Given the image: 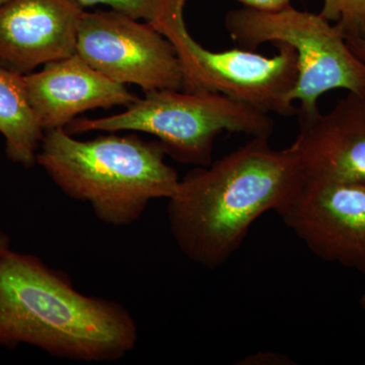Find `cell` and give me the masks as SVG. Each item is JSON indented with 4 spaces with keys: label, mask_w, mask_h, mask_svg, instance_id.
Wrapping results in <instances>:
<instances>
[{
    "label": "cell",
    "mask_w": 365,
    "mask_h": 365,
    "mask_svg": "<svg viewBox=\"0 0 365 365\" xmlns=\"http://www.w3.org/2000/svg\"><path fill=\"white\" fill-rule=\"evenodd\" d=\"M9 247V237L4 232H0V252L4 248Z\"/></svg>",
    "instance_id": "18"
},
{
    "label": "cell",
    "mask_w": 365,
    "mask_h": 365,
    "mask_svg": "<svg viewBox=\"0 0 365 365\" xmlns=\"http://www.w3.org/2000/svg\"><path fill=\"white\" fill-rule=\"evenodd\" d=\"M292 150L304 178L365 184V91L348 93L330 112L297 111Z\"/></svg>",
    "instance_id": "10"
},
{
    "label": "cell",
    "mask_w": 365,
    "mask_h": 365,
    "mask_svg": "<svg viewBox=\"0 0 365 365\" xmlns=\"http://www.w3.org/2000/svg\"><path fill=\"white\" fill-rule=\"evenodd\" d=\"M83 13L76 0H7L0 4V68L25 76L71 56Z\"/></svg>",
    "instance_id": "9"
},
{
    "label": "cell",
    "mask_w": 365,
    "mask_h": 365,
    "mask_svg": "<svg viewBox=\"0 0 365 365\" xmlns=\"http://www.w3.org/2000/svg\"><path fill=\"white\" fill-rule=\"evenodd\" d=\"M359 304L362 309H364L365 311V294H362L361 297H360Z\"/></svg>",
    "instance_id": "19"
},
{
    "label": "cell",
    "mask_w": 365,
    "mask_h": 365,
    "mask_svg": "<svg viewBox=\"0 0 365 365\" xmlns=\"http://www.w3.org/2000/svg\"><path fill=\"white\" fill-rule=\"evenodd\" d=\"M344 38H365V0H323L321 13Z\"/></svg>",
    "instance_id": "13"
},
{
    "label": "cell",
    "mask_w": 365,
    "mask_h": 365,
    "mask_svg": "<svg viewBox=\"0 0 365 365\" xmlns=\"http://www.w3.org/2000/svg\"><path fill=\"white\" fill-rule=\"evenodd\" d=\"M7 1V0H0V4H4V2Z\"/></svg>",
    "instance_id": "20"
},
{
    "label": "cell",
    "mask_w": 365,
    "mask_h": 365,
    "mask_svg": "<svg viewBox=\"0 0 365 365\" xmlns=\"http://www.w3.org/2000/svg\"><path fill=\"white\" fill-rule=\"evenodd\" d=\"M345 39L351 51L356 55L357 58L365 63V38L347 37Z\"/></svg>",
    "instance_id": "17"
},
{
    "label": "cell",
    "mask_w": 365,
    "mask_h": 365,
    "mask_svg": "<svg viewBox=\"0 0 365 365\" xmlns=\"http://www.w3.org/2000/svg\"><path fill=\"white\" fill-rule=\"evenodd\" d=\"M364 364H365V362H364Z\"/></svg>",
    "instance_id": "21"
},
{
    "label": "cell",
    "mask_w": 365,
    "mask_h": 365,
    "mask_svg": "<svg viewBox=\"0 0 365 365\" xmlns=\"http://www.w3.org/2000/svg\"><path fill=\"white\" fill-rule=\"evenodd\" d=\"M187 0H160V14L151 24L174 46L181 64L182 90L215 93L266 114L297 116L292 98L299 76L297 54L292 45L275 42L277 54L263 56L246 49L211 51L190 35L184 21Z\"/></svg>",
    "instance_id": "5"
},
{
    "label": "cell",
    "mask_w": 365,
    "mask_h": 365,
    "mask_svg": "<svg viewBox=\"0 0 365 365\" xmlns=\"http://www.w3.org/2000/svg\"><path fill=\"white\" fill-rule=\"evenodd\" d=\"M69 134L91 131L144 132L158 138L177 162L207 167L212 163L216 137L222 132L270 137L275 129L266 113L215 93L155 90L145 93L127 110L98 119H74Z\"/></svg>",
    "instance_id": "4"
},
{
    "label": "cell",
    "mask_w": 365,
    "mask_h": 365,
    "mask_svg": "<svg viewBox=\"0 0 365 365\" xmlns=\"http://www.w3.org/2000/svg\"><path fill=\"white\" fill-rule=\"evenodd\" d=\"M81 6L105 4L114 11L130 16L137 20H145L153 24L157 21L160 9V0H76Z\"/></svg>",
    "instance_id": "14"
},
{
    "label": "cell",
    "mask_w": 365,
    "mask_h": 365,
    "mask_svg": "<svg viewBox=\"0 0 365 365\" xmlns=\"http://www.w3.org/2000/svg\"><path fill=\"white\" fill-rule=\"evenodd\" d=\"M76 53L86 63L122 85L145 93L182 90L181 64L174 46L151 24L120 11H85Z\"/></svg>",
    "instance_id": "7"
},
{
    "label": "cell",
    "mask_w": 365,
    "mask_h": 365,
    "mask_svg": "<svg viewBox=\"0 0 365 365\" xmlns=\"http://www.w3.org/2000/svg\"><path fill=\"white\" fill-rule=\"evenodd\" d=\"M242 364H292V360L287 355L280 353L263 352L258 354L250 355L242 360Z\"/></svg>",
    "instance_id": "15"
},
{
    "label": "cell",
    "mask_w": 365,
    "mask_h": 365,
    "mask_svg": "<svg viewBox=\"0 0 365 365\" xmlns=\"http://www.w3.org/2000/svg\"><path fill=\"white\" fill-rule=\"evenodd\" d=\"M277 215L319 259L365 274L364 182L304 178Z\"/></svg>",
    "instance_id": "8"
},
{
    "label": "cell",
    "mask_w": 365,
    "mask_h": 365,
    "mask_svg": "<svg viewBox=\"0 0 365 365\" xmlns=\"http://www.w3.org/2000/svg\"><path fill=\"white\" fill-rule=\"evenodd\" d=\"M245 7L258 11H274L292 6V0H237Z\"/></svg>",
    "instance_id": "16"
},
{
    "label": "cell",
    "mask_w": 365,
    "mask_h": 365,
    "mask_svg": "<svg viewBox=\"0 0 365 365\" xmlns=\"http://www.w3.org/2000/svg\"><path fill=\"white\" fill-rule=\"evenodd\" d=\"M158 141L110 132L91 140L73 138L64 128L45 132L36 163L62 193L90 204L106 225L137 222L153 200L169 199L180 179L165 163Z\"/></svg>",
    "instance_id": "3"
},
{
    "label": "cell",
    "mask_w": 365,
    "mask_h": 365,
    "mask_svg": "<svg viewBox=\"0 0 365 365\" xmlns=\"http://www.w3.org/2000/svg\"><path fill=\"white\" fill-rule=\"evenodd\" d=\"M225 28L242 49L284 42L297 54L299 76L292 93L297 111H318L319 98L330 91H365V63L357 58L339 29L318 14L289 6L265 11L242 7L225 16Z\"/></svg>",
    "instance_id": "6"
},
{
    "label": "cell",
    "mask_w": 365,
    "mask_h": 365,
    "mask_svg": "<svg viewBox=\"0 0 365 365\" xmlns=\"http://www.w3.org/2000/svg\"><path fill=\"white\" fill-rule=\"evenodd\" d=\"M138 327L126 307L79 292L39 257L0 252V346L28 344L59 359L114 362L135 348Z\"/></svg>",
    "instance_id": "2"
},
{
    "label": "cell",
    "mask_w": 365,
    "mask_h": 365,
    "mask_svg": "<svg viewBox=\"0 0 365 365\" xmlns=\"http://www.w3.org/2000/svg\"><path fill=\"white\" fill-rule=\"evenodd\" d=\"M269 139L252 137L180 180L168 199V220L173 239L189 260L220 267L260 216L279 212L299 193L304 174L297 153L292 146L276 150Z\"/></svg>",
    "instance_id": "1"
},
{
    "label": "cell",
    "mask_w": 365,
    "mask_h": 365,
    "mask_svg": "<svg viewBox=\"0 0 365 365\" xmlns=\"http://www.w3.org/2000/svg\"><path fill=\"white\" fill-rule=\"evenodd\" d=\"M26 95L44 131L66 128L78 115L138 100L126 86L101 73L74 53L24 76Z\"/></svg>",
    "instance_id": "11"
},
{
    "label": "cell",
    "mask_w": 365,
    "mask_h": 365,
    "mask_svg": "<svg viewBox=\"0 0 365 365\" xmlns=\"http://www.w3.org/2000/svg\"><path fill=\"white\" fill-rule=\"evenodd\" d=\"M0 133L11 162L26 168L35 165L44 129L26 95L23 74L0 68Z\"/></svg>",
    "instance_id": "12"
}]
</instances>
